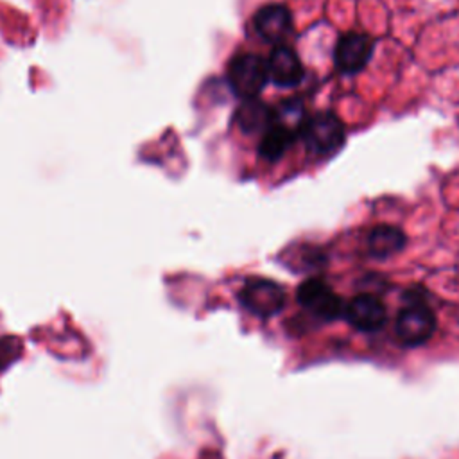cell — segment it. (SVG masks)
I'll list each match as a JSON object with an SVG mask.
<instances>
[{"instance_id":"1","label":"cell","mask_w":459,"mask_h":459,"mask_svg":"<svg viewBox=\"0 0 459 459\" xmlns=\"http://www.w3.org/2000/svg\"><path fill=\"white\" fill-rule=\"evenodd\" d=\"M269 79L267 65L260 56L238 54L228 66V82L235 95L255 99Z\"/></svg>"},{"instance_id":"2","label":"cell","mask_w":459,"mask_h":459,"mask_svg":"<svg viewBox=\"0 0 459 459\" xmlns=\"http://www.w3.org/2000/svg\"><path fill=\"white\" fill-rule=\"evenodd\" d=\"M301 136L312 154H330L344 142V126L333 113H317L307 120Z\"/></svg>"},{"instance_id":"3","label":"cell","mask_w":459,"mask_h":459,"mask_svg":"<svg viewBox=\"0 0 459 459\" xmlns=\"http://www.w3.org/2000/svg\"><path fill=\"white\" fill-rule=\"evenodd\" d=\"M436 330V319L429 307L411 303L396 317V337L403 346H420L427 342Z\"/></svg>"},{"instance_id":"4","label":"cell","mask_w":459,"mask_h":459,"mask_svg":"<svg viewBox=\"0 0 459 459\" xmlns=\"http://www.w3.org/2000/svg\"><path fill=\"white\" fill-rule=\"evenodd\" d=\"M242 305L260 317H269L283 308L285 292L271 280H249L240 290Z\"/></svg>"},{"instance_id":"5","label":"cell","mask_w":459,"mask_h":459,"mask_svg":"<svg viewBox=\"0 0 459 459\" xmlns=\"http://www.w3.org/2000/svg\"><path fill=\"white\" fill-rule=\"evenodd\" d=\"M299 303L323 319H335L344 312L339 296L319 278L303 281L298 289Z\"/></svg>"},{"instance_id":"6","label":"cell","mask_w":459,"mask_h":459,"mask_svg":"<svg viewBox=\"0 0 459 459\" xmlns=\"http://www.w3.org/2000/svg\"><path fill=\"white\" fill-rule=\"evenodd\" d=\"M373 41L360 32H346L339 38L333 50L335 68L342 74H357L369 61Z\"/></svg>"},{"instance_id":"7","label":"cell","mask_w":459,"mask_h":459,"mask_svg":"<svg viewBox=\"0 0 459 459\" xmlns=\"http://www.w3.org/2000/svg\"><path fill=\"white\" fill-rule=\"evenodd\" d=\"M253 25H255L256 32L265 41L276 43V45H283L294 29L292 16H290L289 9L285 5H278V4L262 7L255 14Z\"/></svg>"},{"instance_id":"8","label":"cell","mask_w":459,"mask_h":459,"mask_svg":"<svg viewBox=\"0 0 459 459\" xmlns=\"http://www.w3.org/2000/svg\"><path fill=\"white\" fill-rule=\"evenodd\" d=\"M350 325L362 332H375L385 323V308L382 301L371 294L355 296L346 307L344 312Z\"/></svg>"},{"instance_id":"9","label":"cell","mask_w":459,"mask_h":459,"mask_svg":"<svg viewBox=\"0 0 459 459\" xmlns=\"http://www.w3.org/2000/svg\"><path fill=\"white\" fill-rule=\"evenodd\" d=\"M269 79L283 88L296 86L303 79V66L298 54L287 45H278L267 61Z\"/></svg>"},{"instance_id":"10","label":"cell","mask_w":459,"mask_h":459,"mask_svg":"<svg viewBox=\"0 0 459 459\" xmlns=\"http://www.w3.org/2000/svg\"><path fill=\"white\" fill-rule=\"evenodd\" d=\"M405 242H407V238H405L402 230L384 224V226H377L369 233L368 249L373 256L385 258V256H391V255L402 251Z\"/></svg>"},{"instance_id":"11","label":"cell","mask_w":459,"mask_h":459,"mask_svg":"<svg viewBox=\"0 0 459 459\" xmlns=\"http://www.w3.org/2000/svg\"><path fill=\"white\" fill-rule=\"evenodd\" d=\"M271 122H273V109H269L256 97L244 99V102L237 109V124L246 133H256V131L267 129Z\"/></svg>"},{"instance_id":"12","label":"cell","mask_w":459,"mask_h":459,"mask_svg":"<svg viewBox=\"0 0 459 459\" xmlns=\"http://www.w3.org/2000/svg\"><path fill=\"white\" fill-rule=\"evenodd\" d=\"M307 120L308 118L305 115L303 104L299 100H287V102H281L278 106V109L273 111V122L271 124L285 129L292 136H298L303 131Z\"/></svg>"},{"instance_id":"13","label":"cell","mask_w":459,"mask_h":459,"mask_svg":"<svg viewBox=\"0 0 459 459\" xmlns=\"http://www.w3.org/2000/svg\"><path fill=\"white\" fill-rule=\"evenodd\" d=\"M296 136H292L290 133H287L285 129L271 124L262 140H260V145H258V151H260V156L269 160V161H276L278 158L283 156V152L289 149V145L292 143Z\"/></svg>"}]
</instances>
